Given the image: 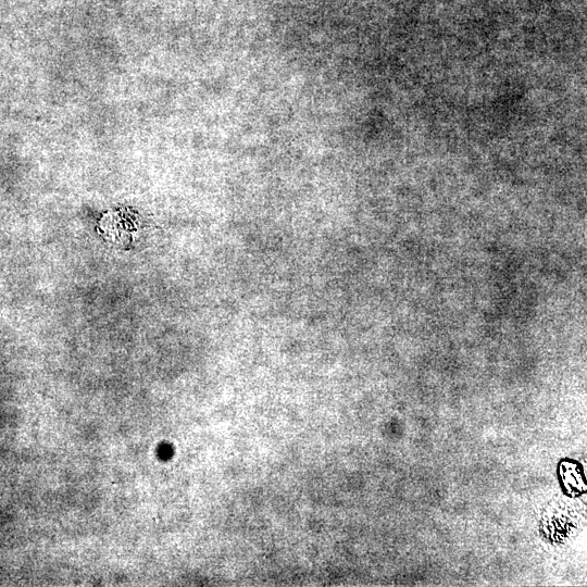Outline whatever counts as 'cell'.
Instances as JSON below:
<instances>
[]
</instances>
